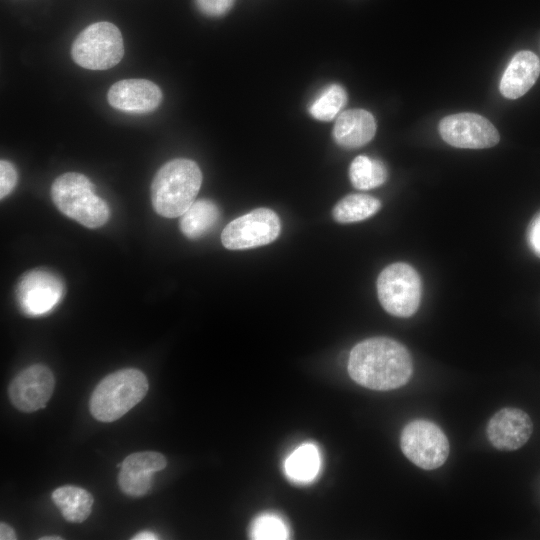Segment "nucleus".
I'll return each mask as SVG.
<instances>
[{
	"label": "nucleus",
	"mask_w": 540,
	"mask_h": 540,
	"mask_svg": "<svg viewBox=\"0 0 540 540\" xmlns=\"http://www.w3.org/2000/svg\"><path fill=\"white\" fill-rule=\"evenodd\" d=\"M348 372L363 387L387 391L409 381L413 363L409 351L400 342L388 337H372L352 348Z\"/></svg>",
	"instance_id": "obj_1"
},
{
	"label": "nucleus",
	"mask_w": 540,
	"mask_h": 540,
	"mask_svg": "<svg viewBox=\"0 0 540 540\" xmlns=\"http://www.w3.org/2000/svg\"><path fill=\"white\" fill-rule=\"evenodd\" d=\"M202 184V172L196 162L176 158L165 163L151 184L154 210L166 218L181 216L194 202Z\"/></svg>",
	"instance_id": "obj_2"
},
{
	"label": "nucleus",
	"mask_w": 540,
	"mask_h": 540,
	"mask_svg": "<svg viewBox=\"0 0 540 540\" xmlns=\"http://www.w3.org/2000/svg\"><path fill=\"white\" fill-rule=\"evenodd\" d=\"M149 389L147 377L135 368H126L105 376L90 398V412L101 422H113L136 406Z\"/></svg>",
	"instance_id": "obj_3"
},
{
	"label": "nucleus",
	"mask_w": 540,
	"mask_h": 540,
	"mask_svg": "<svg viewBox=\"0 0 540 540\" xmlns=\"http://www.w3.org/2000/svg\"><path fill=\"white\" fill-rule=\"evenodd\" d=\"M51 197L63 214L85 227H101L110 217L108 204L81 173L67 172L58 176L51 186Z\"/></svg>",
	"instance_id": "obj_4"
},
{
	"label": "nucleus",
	"mask_w": 540,
	"mask_h": 540,
	"mask_svg": "<svg viewBox=\"0 0 540 540\" xmlns=\"http://www.w3.org/2000/svg\"><path fill=\"white\" fill-rule=\"evenodd\" d=\"M73 61L90 70H106L124 56L122 34L114 24L101 21L83 29L71 47Z\"/></svg>",
	"instance_id": "obj_5"
},
{
	"label": "nucleus",
	"mask_w": 540,
	"mask_h": 540,
	"mask_svg": "<svg viewBox=\"0 0 540 540\" xmlns=\"http://www.w3.org/2000/svg\"><path fill=\"white\" fill-rule=\"evenodd\" d=\"M421 291L420 276L406 263L388 265L377 278L378 299L382 307L396 317H410L417 311Z\"/></svg>",
	"instance_id": "obj_6"
},
{
	"label": "nucleus",
	"mask_w": 540,
	"mask_h": 540,
	"mask_svg": "<svg viewBox=\"0 0 540 540\" xmlns=\"http://www.w3.org/2000/svg\"><path fill=\"white\" fill-rule=\"evenodd\" d=\"M400 447L403 454L416 466L433 470L442 466L449 455V442L435 423L416 419L402 430Z\"/></svg>",
	"instance_id": "obj_7"
},
{
	"label": "nucleus",
	"mask_w": 540,
	"mask_h": 540,
	"mask_svg": "<svg viewBox=\"0 0 540 540\" xmlns=\"http://www.w3.org/2000/svg\"><path fill=\"white\" fill-rule=\"evenodd\" d=\"M278 215L268 208H257L226 225L221 233L223 246L243 250L273 242L280 234Z\"/></svg>",
	"instance_id": "obj_8"
},
{
	"label": "nucleus",
	"mask_w": 540,
	"mask_h": 540,
	"mask_svg": "<svg viewBox=\"0 0 540 540\" xmlns=\"http://www.w3.org/2000/svg\"><path fill=\"white\" fill-rule=\"evenodd\" d=\"M16 300L27 315L39 316L50 312L64 295L60 277L46 269L26 272L16 287Z\"/></svg>",
	"instance_id": "obj_9"
},
{
	"label": "nucleus",
	"mask_w": 540,
	"mask_h": 540,
	"mask_svg": "<svg viewBox=\"0 0 540 540\" xmlns=\"http://www.w3.org/2000/svg\"><path fill=\"white\" fill-rule=\"evenodd\" d=\"M442 139L451 146L465 149H483L495 146L500 136L495 126L475 113H457L439 122Z\"/></svg>",
	"instance_id": "obj_10"
},
{
	"label": "nucleus",
	"mask_w": 540,
	"mask_h": 540,
	"mask_svg": "<svg viewBox=\"0 0 540 540\" xmlns=\"http://www.w3.org/2000/svg\"><path fill=\"white\" fill-rule=\"evenodd\" d=\"M54 386L52 371L43 364H34L16 375L9 385L8 395L18 410L31 413L45 407Z\"/></svg>",
	"instance_id": "obj_11"
},
{
	"label": "nucleus",
	"mask_w": 540,
	"mask_h": 540,
	"mask_svg": "<svg viewBox=\"0 0 540 540\" xmlns=\"http://www.w3.org/2000/svg\"><path fill=\"white\" fill-rule=\"evenodd\" d=\"M533 432L530 416L519 408L505 407L489 420L486 434L493 447L500 451L521 448Z\"/></svg>",
	"instance_id": "obj_12"
},
{
	"label": "nucleus",
	"mask_w": 540,
	"mask_h": 540,
	"mask_svg": "<svg viewBox=\"0 0 540 540\" xmlns=\"http://www.w3.org/2000/svg\"><path fill=\"white\" fill-rule=\"evenodd\" d=\"M167 465L163 454L155 451L136 452L128 455L121 464L118 485L123 493L141 497L148 493L153 475Z\"/></svg>",
	"instance_id": "obj_13"
},
{
	"label": "nucleus",
	"mask_w": 540,
	"mask_h": 540,
	"mask_svg": "<svg viewBox=\"0 0 540 540\" xmlns=\"http://www.w3.org/2000/svg\"><path fill=\"white\" fill-rule=\"evenodd\" d=\"M162 91L147 79H124L114 83L107 93L109 104L120 111L148 113L162 101Z\"/></svg>",
	"instance_id": "obj_14"
},
{
	"label": "nucleus",
	"mask_w": 540,
	"mask_h": 540,
	"mask_svg": "<svg viewBox=\"0 0 540 540\" xmlns=\"http://www.w3.org/2000/svg\"><path fill=\"white\" fill-rule=\"evenodd\" d=\"M540 74V60L531 51L517 52L505 69L499 89L508 99L523 96L534 85Z\"/></svg>",
	"instance_id": "obj_15"
},
{
	"label": "nucleus",
	"mask_w": 540,
	"mask_h": 540,
	"mask_svg": "<svg viewBox=\"0 0 540 540\" xmlns=\"http://www.w3.org/2000/svg\"><path fill=\"white\" fill-rule=\"evenodd\" d=\"M376 132L374 116L364 109H349L339 114L333 127L335 142L345 148H358L372 140Z\"/></svg>",
	"instance_id": "obj_16"
},
{
	"label": "nucleus",
	"mask_w": 540,
	"mask_h": 540,
	"mask_svg": "<svg viewBox=\"0 0 540 540\" xmlns=\"http://www.w3.org/2000/svg\"><path fill=\"white\" fill-rule=\"evenodd\" d=\"M286 477L299 484L312 482L318 475L321 457L318 447L311 442H305L295 448L284 460Z\"/></svg>",
	"instance_id": "obj_17"
},
{
	"label": "nucleus",
	"mask_w": 540,
	"mask_h": 540,
	"mask_svg": "<svg viewBox=\"0 0 540 540\" xmlns=\"http://www.w3.org/2000/svg\"><path fill=\"white\" fill-rule=\"evenodd\" d=\"M51 498L65 520L73 523L84 522L93 506L92 495L78 486L58 487L53 491Z\"/></svg>",
	"instance_id": "obj_18"
},
{
	"label": "nucleus",
	"mask_w": 540,
	"mask_h": 540,
	"mask_svg": "<svg viewBox=\"0 0 540 540\" xmlns=\"http://www.w3.org/2000/svg\"><path fill=\"white\" fill-rule=\"evenodd\" d=\"M219 217L220 211L214 202L197 200L181 215L180 230L190 239L200 238L217 224Z\"/></svg>",
	"instance_id": "obj_19"
},
{
	"label": "nucleus",
	"mask_w": 540,
	"mask_h": 540,
	"mask_svg": "<svg viewBox=\"0 0 540 540\" xmlns=\"http://www.w3.org/2000/svg\"><path fill=\"white\" fill-rule=\"evenodd\" d=\"M381 207L380 201L366 194H350L342 198L333 209V218L339 223H353L374 215Z\"/></svg>",
	"instance_id": "obj_20"
},
{
	"label": "nucleus",
	"mask_w": 540,
	"mask_h": 540,
	"mask_svg": "<svg viewBox=\"0 0 540 540\" xmlns=\"http://www.w3.org/2000/svg\"><path fill=\"white\" fill-rule=\"evenodd\" d=\"M388 173L383 162L364 155L357 156L350 164L349 177L352 185L360 190H369L382 185Z\"/></svg>",
	"instance_id": "obj_21"
},
{
	"label": "nucleus",
	"mask_w": 540,
	"mask_h": 540,
	"mask_svg": "<svg viewBox=\"0 0 540 540\" xmlns=\"http://www.w3.org/2000/svg\"><path fill=\"white\" fill-rule=\"evenodd\" d=\"M346 102L345 89L338 84H332L312 102L309 106V113L317 120L330 121L340 113Z\"/></svg>",
	"instance_id": "obj_22"
},
{
	"label": "nucleus",
	"mask_w": 540,
	"mask_h": 540,
	"mask_svg": "<svg viewBox=\"0 0 540 540\" xmlns=\"http://www.w3.org/2000/svg\"><path fill=\"white\" fill-rule=\"evenodd\" d=\"M251 537L256 540H283L289 538V527L277 514L264 513L252 522Z\"/></svg>",
	"instance_id": "obj_23"
},
{
	"label": "nucleus",
	"mask_w": 540,
	"mask_h": 540,
	"mask_svg": "<svg viewBox=\"0 0 540 540\" xmlns=\"http://www.w3.org/2000/svg\"><path fill=\"white\" fill-rule=\"evenodd\" d=\"M18 175L14 165L7 161H0V197H6L15 187Z\"/></svg>",
	"instance_id": "obj_24"
},
{
	"label": "nucleus",
	"mask_w": 540,
	"mask_h": 540,
	"mask_svg": "<svg viewBox=\"0 0 540 540\" xmlns=\"http://www.w3.org/2000/svg\"><path fill=\"white\" fill-rule=\"evenodd\" d=\"M235 0H195L197 8L206 16L220 17L233 6Z\"/></svg>",
	"instance_id": "obj_25"
},
{
	"label": "nucleus",
	"mask_w": 540,
	"mask_h": 540,
	"mask_svg": "<svg viewBox=\"0 0 540 540\" xmlns=\"http://www.w3.org/2000/svg\"><path fill=\"white\" fill-rule=\"evenodd\" d=\"M527 242L531 250L540 257V212L532 219L528 227Z\"/></svg>",
	"instance_id": "obj_26"
},
{
	"label": "nucleus",
	"mask_w": 540,
	"mask_h": 540,
	"mask_svg": "<svg viewBox=\"0 0 540 540\" xmlns=\"http://www.w3.org/2000/svg\"><path fill=\"white\" fill-rule=\"evenodd\" d=\"M0 539L1 540H14L16 539V534L14 530L6 523H0Z\"/></svg>",
	"instance_id": "obj_27"
},
{
	"label": "nucleus",
	"mask_w": 540,
	"mask_h": 540,
	"mask_svg": "<svg viewBox=\"0 0 540 540\" xmlns=\"http://www.w3.org/2000/svg\"><path fill=\"white\" fill-rule=\"evenodd\" d=\"M159 537L150 532V531H143V532H140L138 534H136L132 539L133 540H155V539H158Z\"/></svg>",
	"instance_id": "obj_28"
},
{
	"label": "nucleus",
	"mask_w": 540,
	"mask_h": 540,
	"mask_svg": "<svg viewBox=\"0 0 540 540\" xmlns=\"http://www.w3.org/2000/svg\"><path fill=\"white\" fill-rule=\"evenodd\" d=\"M62 538L60 536H44L41 537L40 540H61Z\"/></svg>",
	"instance_id": "obj_29"
}]
</instances>
